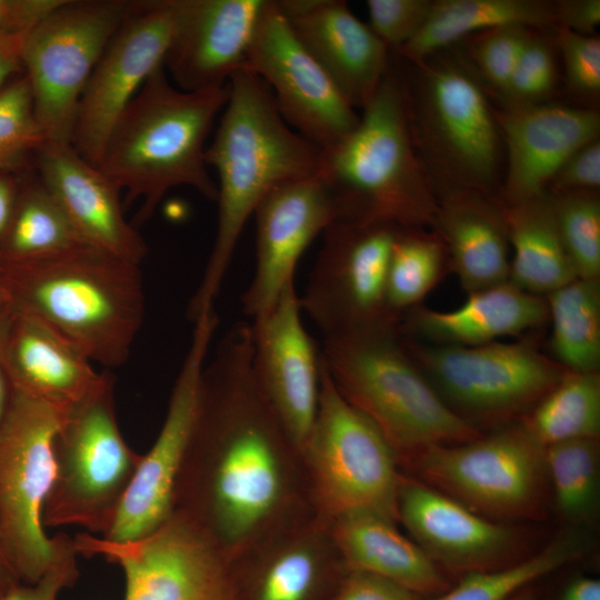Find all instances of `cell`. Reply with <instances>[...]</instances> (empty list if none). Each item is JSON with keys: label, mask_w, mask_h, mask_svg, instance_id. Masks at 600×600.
I'll return each instance as SVG.
<instances>
[{"label": "cell", "mask_w": 600, "mask_h": 600, "mask_svg": "<svg viewBox=\"0 0 600 600\" xmlns=\"http://www.w3.org/2000/svg\"><path fill=\"white\" fill-rule=\"evenodd\" d=\"M173 510L231 561L317 513L303 456L256 380L251 323L230 327L206 361Z\"/></svg>", "instance_id": "6da1fadb"}, {"label": "cell", "mask_w": 600, "mask_h": 600, "mask_svg": "<svg viewBox=\"0 0 600 600\" xmlns=\"http://www.w3.org/2000/svg\"><path fill=\"white\" fill-rule=\"evenodd\" d=\"M229 97L206 162L218 174L217 231L202 278L187 307L193 322L214 309L243 227L276 188L317 176L321 150L279 113L267 83L248 69L228 82Z\"/></svg>", "instance_id": "7a4b0ae2"}, {"label": "cell", "mask_w": 600, "mask_h": 600, "mask_svg": "<svg viewBox=\"0 0 600 600\" xmlns=\"http://www.w3.org/2000/svg\"><path fill=\"white\" fill-rule=\"evenodd\" d=\"M228 97V84L183 91L169 81L162 66L130 101L98 167L124 192V206L140 202L134 224L148 221L174 187L188 186L217 201V183L206 162V141Z\"/></svg>", "instance_id": "3957f363"}, {"label": "cell", "mask_w": 600, "mask_h": 600, "mask_svg": "<svg viewBox=\"0 0 600 600\" xmlns=\"http://www.w3.org/2000/svg\"><path fill=\"white\" fill-rule=\"evenodd\" d=\"M318 174L334 198L339 220L431 227L438 198L413 142L404 68L393 52L356 128L321 151Z\"/></svg>", "instance_id": "277c9868"}, {"label": "cell", "mask_w": 600, "mask_h": 600, "mask_svg": "<svg viewBox=\"0 0 600 600\" xmlns=\"http://www.w3.org/2000/svg\"><path fill=\"white\" fill-rule=\"evenodd\" d=\"M17 311L57 330L92 362H127L144 316L139 266L93 248L48 260L8 263Z\"/></svg>", "instance_id": "5b68a950"}, {"label": "cell", "mask_w": 600, "mask_h": 600, "mask_svg": "<svg viewBox=\"0 0 600 600\" xmlns=\"http://www.w3.org/2000/svg\"><path fill=\"white\" fill-rule=\"evenodd\" d=\"M403 62L411 133L436 193L462 189L499 198L502 136L470 60L449 48Z\"/></svg>", "instance_id": "8992f818"}, {"label": "cell", "mask_w": 600, "mask_h": 600, "mask_svg": "<svg viewBox=\"0 0 600 600\" xmlns=\"http://www.w3.org/2000/svg\"><path fill=\"white\" fill-rule=\"evenodd\" d=\"M321 354L337 390L380 431L398 461L428 446L481 436L437 393L408 352L399 327L326 338Z\"/></svg>", "instance_id": "52a82bcc"}, {"label": "cell", "mask_w": 600, "mask_h": 600, "mask_svg": "<svg viewBox=\"0 0 600 600\" xmlns=\"http://www.w3.org/2000/svg\"><path fill=\"white\" fill-rule=\"evenodd\" d=\"M114 378L101 382L66 410L53 442L54 480L42 522L109 530L142 454L124 441L114 409Z\"/></svg>", "instance_id": "ba28073f"}, {"label": "cell", "mask_w": 600, "mask_h": 600, "mask_svg": "<svg viewBox=\"0 0 600 600\" xmlns=\"http://www.w3.org/2000/svg\"><path fill=\"white\" fill-rule=\"evenodd\" d=\"M322 356V354H321ZM317 513L354 510L398 522V458L380 431L337 390L322 360L317 416L302 451Z\"/></svg>", "instance_id": "9c48e42d"}, {"label": "cell", "mask_w": 600, "mask_h": 600, "mask_svg": "<svg viewBox=\"0 0 600 600\" xmlns=\"http://www.w3.org/2000/svg\"><path fill=\"white\" fill-rule=\"evenodd\" d=\"M421 482L489 519L542 517L544 448L521 422L454 444L424 447L398 461Z\"/></svg>", "instance_id": "30bf717a"}, {"label": "cell", "mask_w": 600, "mask_h": 600, "mask_svg": "<svg viewBox=\"0 0 600 600\" xmlns=\"http://www.w3.org/2000/svg\"><path fill=\"white\" fill-rule=\"evenodd\" d=\"M403 343L447 406L473 426L524 416L567 371L533 338L479 346Z\"/></svg>", "instance_id": "8fae6325"}, {"label": "cell", "mask_w": 600, "mask_h": 600, "mask_svg": "<svg viewBox=\"0 0 600 600\" xmlns=\"http://www.w3.org/2000/svg\"><path fill=\"white\" fill-rule=\"evenodd\" d=\"M130 0H63L21 44L37 120L48 143L71 144L82 92Z\"/></svg>", "instance_id": "7c38bea8"}, {"label": "cell", "mask_w": 600, "mask_h": 600, "mask_svg": "<svg viewBox=\"0 0 600 600\" xmlns=\"http://www.w3.org/2000/svg\"><path fill=\"white\" fill-rule=\"evenodd\" d=\"M66 411L16 390L0 424V530L19 570L38 581L57 559L62 536L47 537L43 508Z\"/></svg>", "instance_id": "4fadbf2b"}, {"label": "cell", "mask_w": 600, "mask_h": 600, "mask_svg": "<svg viewBox=\"0 0 600 600\" xmlns=\"http://www.w3.org/2000/svg\"><path fill=\"white\" fill-rule=\"evenodd\" d=\"M73 547L77 553L121 566L124 600H238L233 562L177 510L140 539L119 542L84 532L73 539Z\"/></svg>", "instance_id": "5bb4252c"}, {"label": "cell", "mask_w": 600, "mask_h": 600, "mask_svg": "<svg viewBox=\"0 0 600 600\" xmlns=\"http://www.w3.org/2000/svg\"><path fill=\"white\" fill-rule=\"evenodd\" d=\"M399 227L337 220L323 240L300 307L323 339L377 326H400L387 303V272Z\"/></svg>", "instance_id": "9a60e30c"}, {"label": "cell", "mask_w": 600, "mask_h": 600, "mask_svg": "<svg viewBox=\"0 0 600 600\" xmlns=\"http://www.w3.org/2000/svg\"><path fill=\"white\" fill-rule=\"evenodd\" d=\"M181 0L132 1L82 92L71 146L99 166L114 124L160 67L180 16Z\"/></svg>", "instance_id": "2e32d148"}, {"label": "cell", "mask_w": 600, "mask_h": 600, "mask_svg": "<svg viewBox=\"0 0 600 600\" xmlns=\"http://www.w3.org/2000/svg\"><path fill=\"white\" fill-rule=\"evenodd\" d=\"M218 323L214 310L193 322L191 341L161 430L151 449L142 454L102 538L119 542L137 540L153 532L170 517L177 480L197 418L202 371Z\"/></svg>", "instance_id": "e0dca14e"}, {"label": "cell", "mask_w": 600, "mask_h": 600, "mask_svg": "<svg viewBox=\"0 0 600 600\" xmlns=\"http://www.w3.org/2000/svg\"><path fill=\"white\" fill-rule=\"evenodd\" d=\"M246 69L270 88L282 119L321 151L359 122L354 108L297 39L277 1L268 0L264 7Z\"/></svg>", "instance_id": "ac0fdd59"}, {"label": "cell", "mask_w": 600, "mask_h": 600, "mask_svg": "<svg viewBox=\"0 0 600 600\" xmlns=\"http://www.w3.org/2000/svg\"><path fill=\"white\" fill-rule=\"evenodd\" d=\"M294 281L273 308L253 320L252 369L282 427L303 451L320 398L322 356L301 318Z\"/></svg>", "instance_id": "d6986e66"}, {"label": "cell", "mask_w": 600, "mask_h": 600, "mask_svg": "<svg viewBox=\"0 0 600 600\" xmlns=\"http://www.w3.org/2000/svg\"><path fill=\"white\" fill-rule=\"evenodd\" d=\"M397 511L398 521L447 576L500 569L521 560L522 540L514 529L416 478L400 474Z\"/></svg>", "instance_id": "ffe728a7"}, {"label": "cell", "mask_w": 600, "mask_h": 600, "mask_svg": "<svg viewBox=\"0 0 600 600\" xmlns=\"http://www.w3.org/2000/svg\"><path fill=\"white\" fill-rule=\"evenodd\" d=\"M256 267L241 296L243 313L252 321L266 316L284 288L294 281L296 266L339 211L319 174L272 190L254 211Z\"/></svg>", "instance_id": "44dd1931"}, {"label": "cell", "mask_w": 600, "mask_h": 600, "mask_svg": "<svg viewBox=\"0 0 600 600\" xmlns=\"http://www.w3.org/2000/svg\"><path fill=\"white\" fill-rule=\"evenodd\" d=\"M233 562L238 600H330L347 568L318 513L289 524Z\"/></svg>", "instance_id": "7402d4cb"}, {"label": "cell", "mask_w": 600, "mask_h": 600, "mask_svg": "<svg viewBox=\"0 0 600 600\" xmlns=\"http://www.w3.org/2000/svg\"><path fill=\"white\" fill-rule=\"evenodd\" d=\"M497 119L504 148L500 191L504 206L547 192L563 162L600 134L599 112L583 106L546 102L502 108Z\"/></svg>", "instance_id": "603a6c76"}, {"label": "cell", "mask_w": 600, "mask_h": 600, "mask_svg": "<svg viewBox=\"0 0 600 600\" xmlns=\"http://www.w3.org/2000/svg\"><path fill=\"white\" fill-rule=\"evenodd\" d=\"M268 0H181L176 33L163 67L177 88H222L246 69Z\"/></svg>", "instance_id": "cb8c5ba5"}, {"label": "cell", "mask_w": 600, "mask_h": 600, "mask_svg": "<svg viewBox=\"0 0 600 600\" xmlns=\"http://www.w3.org/2000/svg\"><path fill=\"white\" fill-rule=\"evenodd\" d=\"M301 44L350 104L363 109L384 78L392 51L342 0H278Z\"/></svg>", "instance_id": "d4e9b609"}, {"label": "cell", "mask_w": 600, "mask_h": 600, "mask_svg": "<svg viewBox=\"0 0 600 600\" xmlns=\"http://www.w3.org/2000/svg\"><path fill=\"white\" fill-rule=\"evenodd\" d=\"M37 176L93 249L140 266L147 244L126 219L121 191L71 144L46 142L34 157Z\"/></svg>", "instance_id": "484cf974"}, {"label": "cell", "mask_w": 600, "mask_h": 600, "mask_svg": "<svg viewBox=\"0 0 600 600\" xmlns=\"http://www.w3.org/2000/svg\"><path fill=\"white\" fill-rule=\"evenodd\" d=\"M437 198L430 228L463 290L469 293L509 280L510 244L501 200L462 189L440 191Z\"/></svg>", "instance_id": "4316f807"}, {"label": "cell", "mask_w": 600, "mask_h": 600, "mask_svg": "<svg viewBox=\"0 0 600 600\" xmlns=\"http://www.w3.org/2000/svg\"><path fill=\"white\" fill-rule=\"evenodd\" d=\"M16 317L3 343L16 390L66 411L101 382L103 372L66 337L30 314Z\"/></svg>", "instance_id": "83f0119b"}, {"label": "cell", "mask_w": 600, "mask_h": 600, "mask_svg": "<svg viewBox=\"0 0 600 600\" xmlns=\"http://www.w3.org/2000/svg\"><path fill=\"white\" fill-rule=\"evenodd\" d=\"M549 320L546 299L510 280L468 293L459 307L439 311L414 307L404 327L446 346H479L543 327Z\"/></svg>", "instance_id": "f1b7e54d"}, {"label": "cell", "mask_w": 600, "mask_h": 600, "mask_svg": "<svg viewBox=\"0 0 600 600\" xmlns=\"http://www.w3.org/2000/svg\"><path fill=\"white\" fill-rule=\"evenodd\" d=\"M332 540L348 570L391 580L429 599L451 586L448 576L396 522L366 510L338 514L328 521Z\"/></svg>", "instance_id": "f546056e"}, {"label": "cell", "mask_w": 600, "mask_h": 600, "mask_svg": "<svg viewBox=\"0 0 600 600\" xmlns=\"http://www.w3.org/2000/svg\"><path fill=\"white\" fill-rule=\"evenodd\" d=\"M534 30L557 29L554 3L547 0H433L422 29L403 47L392 51L408 63H417L462 39L503 26Z\"/></svg>", "instance_id": "4dcf8cb0"}, {"label": "cell", "mask_w": 600, "mask_h": 600, "mask_svg": "<svg viewBox=\"0 0 600 600\" xmlns=\"http://www.w3.org/2000/svg\"><path fill=\"white\" fill-rule=\"evenodd\" d=\"M513 256L509 280L520 289L547 296L577 279L561 241L549 191L514 206H504Z\"/></svg>", "instance_id": "1f68e13d"}, {"label": "cell", "mask_w": 600, "mask_h": 600, "mask_svg": "<svg viewBox=\"0 0 600 600\" xmlns=\"http://www.w3.org/2000/svg\"><path fill=\"white\" fill-rule=\"evenodd\" d=\"M91 248L58 200L37 176L19 188L13 213L0 246L9 263L54 259Z\"/></svg>", "instance_id": "d6a6232c"}, {"label": "cell", "mask_w": 600, "mask_h": 600, "mask_svg": "<svg viewBox=\"0 0 600 600\" xmlns=\"http://www.w3.org/2000/svg\"><path fill=\"white\" fill-rule=\"evenodd\" d=\"M551 323L550 348L564 370L600 368V280L577 278L546 297Z\"/></svg>", "instance_id": "836d02e7"}, {"label": "cell", "mask_w": 600, "mask_h": 600, "mask_svg": "<svg viewBox=\"0 0 600 600\" xmlns=\"http://www.w3.org/2000/svg\"><path fill=\"white\" fill-rule=\"evenodd\" d=\"M520 422L543 448L570 440L599 439V371H566Z\"/></svg>", "instance_id": "e575fe53"}, {"label": "cell", "mask_w": 600, "mask_h": 600, "mask_svg": "<svg viewBox=\"0 0 600 600\" xmlns=\"http://www.w3.org/2000/svg\"><path fill=\"white\" fill-rule=\"evenodd\" d=\"M586 550L587 540L578 532H568L511 566L463 574L454 586L427 600H509L523 588L578 560Z\"/></svg>", "instance_id": "d590c367"}, {"label": "cell", "mask_w": 600, "mask_h": 600, "mask_svg": "<svg viewBox=\"0 0 600 600\" xmlns=\"http://www.w3.org/2000/svg\"><path fill=\"white\" fill-rule=\"evenodd\" d=\"M449 266L444 247L433 231L399 228L387 272V303L401 318L438 284Z\"/></svg>", "instance_id": "8d00e7d4"}, {"label": "cell", "mask_w": 600, "mask_h": 600, "mask_svg": "<svg viewBox=\"0 0 600 600\" xmlns=\"http://www.w3.org/2000/svg\"><path fill=\"white\" fill-rule=\"evenodd\" d=\"M544 458L560 513L574 522L587 521L599 498L598 439L551 444L544 448Z\"/></svg>", "instance_id": "74e56055"}, {"label": "cell", "mask_w": 600, "mask_h": 600, "mask_svg": "<svg viewBox=\"0 0 600 600\" xmlns=\"http://www.w3.org/2000/svg\"><path fill=\"white\" fill-rule=\"evenodd\" d=\"M550 193L558 231L577 277L600 280L599 191Z\"/></svg>", "instance_id": "f35d334b"}, {"label": "cell", "mask_w": 600, "mask_h": 600, "mask_svg": "<svg viewBox=\"0 0 600 600\" xmlns=\"http://www.w3.org/2000/svg\"><path fill=\"white\" fill-rule=\"evenodd\" d=\"M47 142L26 74L0 91V172H14Z\"/></svg>", "instance_id": "ab89813d"}, {"label": "cell", "mask_w": 600, "mask_h": 600, "mask_svg": "<svg viewBox=\"0 0 600 600\" xmlns=\"http://www.w3.org/2000/svg\"><path fill=\"white\" fill-rule=\"evenodd\" d=\"M559 52L553 34L536 30L526 46L514 72L499 97L502 108L550 102L559 81Z\"/></svg>", "instance_id": "60d3db41"}, {"label": "cell", "mask_w": 600, "mask_h": 600, "mask_svg": "<svg viewBox=\"0 0 600 600\" xmlns=\"http://www.w3.org/2000/svg\"><path fill=\"white\" fill-rule=\"evenodd\" d=\"M534 31L519 24L503 26L477 33L470 42L469 60L486 89L498 99Z\"/></svg>", "instance_id": "b9f144b4"}, {"label": "cell", "mask_w": 600, "mask_h": 600, "mask_svg": "<svg viewBox=\"0 0 600 600\" xmlns=\"http://www.w3.org/2000/svg\"><path fill=\"white\" fill-rule=\"evenodd\" d=\"M554 37L568 90L591 108L590 103L594 104L600 97L599 36H583L557 28Z\"/></svg>", "instance_id": "7bdbcfd3"}, {"label": "cell", "mask_w": 600, "mask_h": 600, "mask_svg": "<svg viewBox=\"0 0 600 600\" xmlns=\"http://www.w3.org/2000/svg\"><path fill=\"white\" fill-rule=\"evenodd\" d=\"M432 4L433 0H368V24L391 51H397L422 29Z\"/></svg>", "instance_id": "ee69618b"}, {"label": "cell", "mask_w": 600, "mask_h": 600, "mask_svg": "<svg viewBox=\"0 0 600 600\" xmlns=\"http://www.w3.org/2000/svg\"><path fill=\"white\" fill-rule=\"evenodd\" d=\"M600 139L576 150L553 176L548 191H599Z\"/></svg>", "instance_id": "f6af8a7d"}, {"label": "cell", "mask_w": 600, "mask_h": 600, "mask_svg": "<svg viewBox=\"0 0 600 600\" xmlns=\"http://www.w3.org/2000/svg\"><path fill=\"white\" fill-rule=\"evenodd\" d=\"M330 600H427L380 576L347 570Z\"/></svg>", "instance_id": "bcb514c9"}, {"label": "cell", "mask_w": 600, "mask_h": 600, "mask_svg": "<svg viewBox=\"0 0 600 600\" xmlns=\"http://www.w3.org/2000/svg\"><path fill=\"white\" fill-rule=\"evenodd\" d=\"M76 550L73 540L63 534L57 559L31 589H17L0 600H56L59 591L76 578Z\"/></svg>", "instance_id": "7dc6e473"}, {"label": "cell", "mask_w": 600, "mask_h": 600, "mask_svg": "<svg viewBox=\"0 0 600 600\" xmlns=\"http://www.w3.org/2000/svg\"><path fill=\"white\" fill-rule=\"evenodd\" d=\"M63 0H0V40L23 36Z\"/></svg>", "instance_id": "c3c4849f"}, {"label": "cell", "mask_w": 600, "mask_h": 600, "mask_svg": "<svg viewBox=\"0 0 600 600\" xmlns=\"http://www.w3.org/2000/svg\"><path fill=\"white\" fill-rule=\"evenodd\" d=\"M554 17L557 28L583 34H596L600 24L599 0H557Z\"/></svg>", "instance_id": "681fc988"}, {"label": "cell", "mask_w": 600, "mask_h": 600, "mask_svg": "<svg viewBox=\"0 0 600 600\" xmlns=\"http://www.w3.org/2000/svg\"><path fill=\"white\" fill-rule=\"evenodd\" d=\"M548 600H600V580L586 574L573 576Z\"/></svg>", "instance_id": "f907efd6"}, {"label": "cell", "mask_w": 600, "mask_h": 600, "mask_svg": "<svg viewBox=\"0 0 600 600\" xmlns=\"http://www.w3.org/2000/svg\"><path fill=\"white\" fill-rule=\"evenodd\" d=\"M23 36L0 40V91L11 81L22 67L21 44Z\"/></svg>", "instance_id": "816d5d0a"}, {"label": "cell", "mask_w": 600, "mask_h": 600, "mask_svg": "<svg viewBox=\"0 0 600 600\" xmlns=\"http://www.w3.org/2000/svg\"><path fill=\"white\" fill-rule=\"evenodd\" d=\"M12 173L0 172V246L8 230L20 188Z\"/></svg>", "instance_id": "f5cc1de1"}, {"label": "cell", "mask_w": 600, "mask_h": 600, "mask_svg": "<svg viewBox=\"0 0 600 600\" xmlns=\"http://www.w3.org/2000/svg\"><path fill=\"white\" fill-rule=\"evenodd\" d=\"M3 331L0 330V424L2 423L7 409V367L3 356V343L4 336Z\"/></svg>", "instance_id": "db71d44e"}, {"label": "cell", "mask_w": 600, "mask_h": 600, "mask_svg": "<svg viewBox=\"0 0 600 600\" xmlns=\"http://www.w3.org/2000/svg\"><path fill=\"white\" fill-rule=\"evenodd\" d=\"M533 586L534 584L523 588L509 600H537V591Z\"/></svg>", "instance_id": "11a10c76"}, {"label": "cell", "mask_w": 600, "mask_h": 600, "mask_svg": "<svg viewBox=\"0 0 600 600\" xmlns=\"http://www.w3.org/2000/svg\"><path fill=\"white\" fill-rule=\"evenodd\" d=\"M7 290H10L9 284L3 287L2 282L0 280V307H1L2 302L6 301V292H7Z\"/></svg>", "instance_id": "9f6ffc18"}]
</instances>
